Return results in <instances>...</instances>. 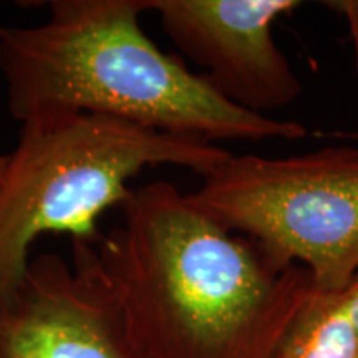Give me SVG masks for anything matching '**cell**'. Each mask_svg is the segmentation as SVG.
<instances>
[{
  "label": "cell",
  "mask_w": 358,
  "mask_h": 358,
  "mask_svg": "<svg viewBox=\"0 0 358 358\" xmlns=\"http://www.w3.org/2000/svg\"><path fill=\"white\" fill-rule=\"evenodd\" d=\"M96 243L101 274L146 358H272L315 292L168 181L131 191Z\"/></svg>",
  "instance_id": "6da1fadb"
},
{
  "label": "cell",
  "mask_w": 358,
  "mask_h": 358,
  "mask_svg": "<svg viewBox=\"0 0 358 358\" xmlns=\"http://www.w3.org/2000/svg\"><path fill=\"white\" fill-rule=\"evenodd\" d=\"M32 27L0 25V75L17 122L92 113L214 141H297L306 124L227 101L203 73L161 52L140 17L150 0H52Z\"/></svg>",
  "instance_id": "7a4b0ae2"
},
{
  "label": "cell",
  "mask_w": 358,
  "mask_h": 358,
  "mask_svg": "<svg viewBox=\"0 0 358 358\" xmlns=\"http://www.w3.org/2000/svg\"><path fill=\"white\" fill-rule=\"evenodd\" d=\"M0 174V294L24 277L45 234L98 243V221L122 208L145 168H186L201 178L231 153L216 143L92 113H50L20 123Z\"/></svg>",
  "instance_id": "3957f363"
},
{
  "label": "cell",
  "mask_w": 358,
  "mask_h": 358,
  "mask_svg": "<svg viewBox=\"0 0 358 358\" xmlns=\"http://www.w3.org/2000/svg\"><path fill=\"white\" fill-rule=\"evenodd\" d=\"M186 196L275 261L306 267L322 292H343L358 275V148L231 153Z\"/></svg>",
  "instance_id": "277c9868"
},
{
  "label": "cell",
  "mask_w": 358,
  "mask_h": 358,
  "mask_svg": "<svg viewBox=\"0 0 358 358\" xmlns=\"http://www.w3.org/2000/svg\"><path fill=\"white\" fill-rule=\"evenodd\" d=\"M0 358H146L101 274L96 243L30 259L0 294Z\"/></svg>",
  "instance_id": "5b68a950"
},
{
  "label": "cell",
  "mask_w": 358,
  "mask_h": 358,
  "mask_svg": "<svg viewBox=\"0 0 358 358\" xmlns=\"http://www.w3.org/2000/svg\"><path fill=\"white\" fill-rule=\"evenodd\" d=\"M295 0H150L182 55L204 70L219 95L268 116L301 96L303 85L275 43L272 27Z\"/></svg>",
  "instance_id": "8992f818"
},
{
  "label": "cell",
  "mask_w": 358,
  "mask_h": 358,
  "mask_svg": "<svg viewBox=\"0 0 358 358\" xmlns=\"http://www.w3.org/2000/svg\"><path fill=\"white\" fill-rule=\"evenodd\" d=\"M272 358H358V330L343 292L317 289Z\"/></svg>",
  "instance_id": "52a82bcc"
},
{
  "label": "cell",
  "mask_w": 358,
  "mask_h": 358,
  "mask_svg": "<svg viewBox=\"0 0 358 358\" xmlns=\"http://www.w3.org/2000/svg\"><path fill=\"white\" fill-rule=\"evenodd\" d=\"M334 10L340 12L343 19L347 20L350 37L353 40V48H355L357 64H358V0H345V2H332L329 3Z\"/></svg>",
  "instance_id": "ba28073f"
},
{
  "label": "cell",
  "mask_w": 358,
  "mask_h": 358,
  "mask_svg": "<svg viewBox=\"0 0 358 358\" xmlns=\"http://www.w3.org/2000/svg\"><path fill=\"white\" fill-rule=\"evenodd\" d=\"M343 297H345L348 312H350L353 324H355L357 330H358V275L355 277V280L350 284V287H348L347 290H343Z\"/></svg>",
  "instance_id": "9c48e42d"
},
{
  "label": "cell",
  "mask_w": 358,
  "mask_h": 358,
  "mask_svg": "<svg viewBox=\"0 0 358 358\" xmlns=\"http://www.w3.org/2000/svg\"><path fill=\"white\" fill-rule=\"evenodd\" d=\"M3 166H6V155H0V174H2Z\"/></svg>",
  "instance_id": "30bf717a"
},
{
  "label": "cell",
  "mask_w": 358,
  "mask_h": 358,
  "mask_svg": "<svg viewBox=\"0 0 358 358\" xmlns=\"http://www.w3.org/2000/svg\"><path fill=\"white\" fill-rule=\"evenodd\" d=\"M348 138H353V140H358V131L357 133H350V134H347Z\"/></svg>",
  "instance_id": "8fae6325"
}]
</instances>
